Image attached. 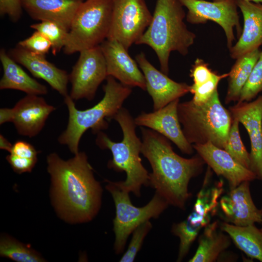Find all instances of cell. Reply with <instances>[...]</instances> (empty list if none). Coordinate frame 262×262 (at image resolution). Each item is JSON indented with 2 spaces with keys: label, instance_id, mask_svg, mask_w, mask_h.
I'll use <instances>...</instances> for the list:
<instances>
[{
  "label": "cell",
  "instance_id": "obj_1",
  "mask_svg": "<svg viewBox=\"0 0 262 262\" xmlns=\"http://www.w3.org/2000/svg\"><path fill=\"white\" fill-rule=\"evenodd\" d=\"M47 162L52 201L60 217L75 223L92 220L99 210L102 191L85 153L66 161L52 153Z\"/></svg>",
  "mask_w": 262,
  "mask_h": 262
},
{
  "label": "cell",
  "instance_id": "obj_2",
  "mask_svg": "<svg viewBox=\"0 0 262 262\" xmlns=\"http://www.w3.org/2000/svg\"><path fill=\"white\" fill-rule=\"evenodd\" d=\"M141 131V153L152 170L148 185L169 204L184 209L191 195L188 188L190 180L202 172L205 161L198 154L189 159L183 158L174 151L164 136L143 127Z\"/></svg>",
  "mask_w": 262,
  "mask_h": 262
},
{
  "label": "cell",
  "instance_id": "obj_3",
  "mask_svg": "<svg viewBox=\"0 0 262 262\" xmlns=\"http://www.w3.org/2000/svg\"><path fill=\"white\" fill-rule=\"evenodd\" d=\"M179 0H157L151 21L136 45H147L156 53L161 70L167 75L170 53L176 51L186 55L194 43L196 34L184 22L186 16Z\"/></svg>",
  "mask_w": 262,
  "mask_h": 262
},
{
  "label": "cell",
  "instance_id": "obj_4",
  "mask_svg": "<svg viewBox=\"0 0 262 262\" xmlns=\"http://www.w3.org/2000/svg\"><path fill=\"white\" fill-rule=\"evenodd\" d=\"M106 80V83L103 86V98L90 108L78 110L69 95L64 97L68 119L66 128L60 135L58 141L60 144L67 146L74 154L79 152V146L83 133L88 129L94 133L107 129L108 123L105 119H112L132 92L131 87L117 82L112 76H107Z\"/></svg>",
  "mask_w": 262,
  "mask_h": 262
},
{
  "label": "cell",
  "instance_id": "obj_5",
  "mask_svg": "<svg viewBox=\"0 0 262 262\" xmlns=\"http://www.w3.org/2000/svg\"><path fill=\"white\" fill-rule=\"evenodd\" d=\"M112 119L116 121L121 128L122 140L114 142L106 133L100 131L97 133L96 143L99 148L109 149L112 152L113 158L108 163L109 168L117 172H125L126 180L116 182L118 185L139 196L141 187L148 185L149 174L140 157L142 142L136 133L137 125L128 110L123 107Z\"/></svg>",
  "mask_w": 262,
  "mask_h": 262
},
{
  "label": "cell",
  "instance_id": "obj_6",
  "mask_svg": "<svg viewBox=\"0 0 262 262\" xmlns=\"http://www.w3.org/2000/svg\"><path fill=\"white\" fill-rule=\"evenodd\" d=\"M178 115L184 135L190 144L211 142L224 149L232 117L220 102L218 89L202 104H196L192 99L179 102Z\"/></svg>",
  "mask_w": 262,
  "mask_h": 262
},
{
  "label": "cell",
  "instance_id": "obj_7",
  "mask_svg": "<svg viewBox=\"0 0 262 262\" xmlns=\"http://www.w3.org/2000/svg\"><path fill=\"white\" fill-rule=\"evenodd\" d=\"M114 0H86L77 10L67 32L64 52L71 54L100 45L109 32Z\"/></svg>",
  "mask_w": 262,
  "mask_h": 262
},
{
  "label": "cell",
  "instance_id": "obj_8",
  "mask_svg": "<svg viewBox=\"0 0 262 262\" xmlns=\"http://www.w3.org/2000/svg\"><path fill=\"white\" fill-rule=\"evenodd\" d=\"M105 181L107 182L106 189L112 196L115 207V216L113 221L115 234L114 249L119 254L124 250L130 234L146 221L158 217L169 204L155 192L146 205L137 207L132 205L129 193L122 189L116 182Z\"/></svg>",
  "mask_w": 262,
  "mask_h": 262
},
{
  "label": "cell",
  "instance_id": "obj_9",
  "mask_svg": "<svg viewBox=\"0 0 262 262\" xmlns=\"http://www.w3.org/2000/svg\"><path fill=\"white\" fill-rule=\"evenodd\" d=\"M152 18L144 0H114L107 39L115 40L128 49L143 34Z\"/></svg>",
  "mask_w": 262,
  "mask_h": 262
},
{
  "label": "cell",
  "instance_id": "obj_10",
  "mask_svg": "<svg viewBox=\"0 0 262 262\" xmlns=\"http://www.w3.org/2000/svg\"><path fill=\"white\" fill-rule=\"evenodd\" d=\"M187 10V21L194 24H203L208 20L217 23L224 30L229 49L235 40L234 29L238 35L242 33L236 0L210 1L205 0H179Z\"/></svg>",
  "mask_w": 262,
  "mask_h": 262
},
{
  "label": "cell",
  "instance_id": "obj_11",
  "mask_svg": "<svg viewBox=\"0 0 262 262\" xmlns=\"http://www.w3.org/2000/svg\"><path fill=\"white\" fill-rule=\"evenodd\" d=\"M107 77L106 61L100 45L82 50L69 74L71 87L69 95L74 100H92Z\"/></svg>",
  "mask_w": 262,
  "mask_h": 262
},
{
  "label": "cell",
  "instance_id": "obj_12",
  "mask_svg": "<svg viewBox=\"0 0 262 262\" xmlns=\"http://www.w3.org/2000/svg\"><path fill=\"white\" fill-rule=\"evenodd\" d=\"M232 118L237 119L247 131L250 141V170L262 180V95L256 99L230 106Z\"/></svg>",
  "mask_w": 262,
  "mask_h": 262
},
{
  "label": "cell",
  "instance_id": "obj_13",
  "mask_svg": "<svg viewBox=\"0 0 262 262\" xmlns=\"http://www.w3.org/2000/svg\"><path fill=\"white\" fill-rule=\"evenodd\" d=\"M179 98L151 113L142 112L135 119L137 126L147 127L174 143L180 150L187 154L194 148L185 137L178 115Z\"/></svg>",
  "mask_w": 262,
  "mask_h": 262
},
{
  "label": "cell",
  "instance_id": "obj_14",
  "mask_svg": "<svg viewBox=\"0 0 262 262\" xmlns=\"http://www.w3.org/2000/svg\"><path fill=\"white\" fill-rule=\"evenodd\" d=\"M135 58L145 79L146 90L152 98L154 111L162 108L190 92V85L177 82L158 70L147 60L143 52L137 54Z\"/></svg>",
  "mask_w": 262,
  "mask_h": 262
},
{
  "label": "cell",
  "instance_id": "obj_15",
  "mask_svg": "<svg viewBox=\"0 0 262 262\" xmlns=\"http://www.w3.org/2000/svg\"><path fill=\"white\" fill-rule=\"evenodd\" d=\"M56 109L36 95H27L10 108V122L20 135L33 137L44 128L49 115Z\"/></svg>",
  "mask_w": 262,
  "mask_h": 262
},
{
  "label": "cell",
  "instance_id": "obj_16",
  "mask_svg": "<svg viewBox=\"0 0 262 262\" xmlns=\"http://www.w3.org/2000/svg\"><path fill=\"white\" fill-rule=\"evenodd\" d=\"M100 46L106 61L107 76L113 77L124 85L146 90L144 74L128 49L117 41L109 39Z\"/></svg>",
  "mask_w": 262,
  "mask_h": 262
},
{
  "label": "cell",
  "instance_id": "obj_17",
  "mask_svg": "<svg viewBox=\"0 0 262 262\" xmlns=\"http://www.w3.org/2000/svg\"><path fill=\"white\" fill-rule=\"evenodd\" d=\"M192 146L218 176H223L228 180L230 189L244 181L257 179L252 171L239 163L226 150L212 143L194 144Z\"/></svg>",
  "mask_w": 262,
  "mask_h": 262
},
{
  "label": "cell",
  "instance_id": "obj_18",
  "mask_svg": "<svg viewBox=\"0 0 262 262\" xmlns=\"http://www.w3.org/2000/svg\"><path fill=\"white\" fill-rule=\"evenodd\" d=\"M220 207L226 221L233 225L245 226L262 222V211L253 202L248 181L242 182L223 196Z\"/></svg>",
  "mask_w": 262,
  "mask_h": 262
},
{
  "label": "cell",
  "instance_id": "obj_19",
  "mask_svg": "<svg viewBox=\"0 0 262 262\" xmlns=\"http://www.w3.org/2000/svg\"><path fill=\"white\" fill-rule=\"evenodd\" d=\"M10 54L16 62L26 68L34 77L46 81L64 97L68 95L69 75L49 62L45 55L35 54L19 46L12 49Z\"/></svg>",
  "mask_w": 262,
  "mask_h": 262
},
{
  "label": "cell",
  "instance_id": "obj_20",
  "mask_svg": "<svg viewBox=\"0 0 262 262\" xmlns=\"http://www.w3.org/2000/svg\"><path fill=\"white\" fill-rule=\"evenodd\" d=\"M243 16L244 25L237 43L229 50L234 59L242 56L262 45V4L236 0Z\"/></svg>",
  "mask_w": 262,
  "mask_h": 262
},
{
  "label": "cell",
  "instance_id": "obj_21",
  "mask_svg": "<svg viewBox=\"0 0 262 262\" xmlns=\"http://www.w3.org/2000/svg\"><path fill=\"white\" fill-rule=\"evenodd\" d=\"M82 0H21L23 9L33 19L55 22L68 32Z\"/></svg>",
  "mask_w": 262,
  "mask_h": 262
},
{
  "label": "cell",
  "instance_id": "obj_22",
  "mask_svg": "<svg viewBox=\"0 0 262 262\" xmlns=\"http://www.w3.org/2000/svg\"><path fill=\"white\" fill-rule=\"evenodd\" d=\"M0 61L3 75L0 81V89L21 91L27 95H45L47 87L30 77L4 49L0 51Z\"/></svg>",
  "mask_w": 262,
  "mask_h": 262
},
{
  "label": "cell",
  "instance_id": "obj_23",
  "mask_svg": "<svg viewBox=\"0 0 262 262\" xmlns=\"http://www.w3.org/2000/svg\"><path fill=\"white\" fill-rule=\"evenodd\" d=\"M214 222L207 225L198 239V246L190 262H215L230 245L229 236L218 229Z\"/></svg>",
  "mask_w": 262,
  "mask_h": 262
},
{
  "label": "cell",
  "instance_id": "obj_24",
  "mask_svg": "<svg viewBox=\"0 0 262 262\" xmlns=\"http://www.w3.org/2000/svg\"><path fill=\"white\" fill-rule=\"evenodd\" d=\"M236 246L249 257L262 262V231L254 224L236 226L228 222L220 225Z\"/></svg>",
  "mask_w": 262,
  "mask_h": 262
},
{
  "label": "cell",
  "instance_id": "obj_25",
  "mask_svg": "<svg viewBox=\"0 0 262 262\" xmlns=\"http://www.w3.org/2000/svg\"><path fill=\"white\" fill-rule=\"evenodd\" d=\"M261 50H254L237 58L229 72L228 86L225 103L238 101L241 91L258 60Z\"/></svg>",
  "mask_w": 262,
  "mask_h": 262
},
{
  "label": "cell",
  "instance_id": "obj_26",
  "mask_svg": "<svg viewBox=\"0 0 262 262\" xmlns=\"http://www.w3.org/2000/svg\"><path fill=\"white\" fill-rule=\"evenodd\" d=\"M0 255L17 262H43L41 255L29 245L24 244L7 235L0 240Z\"/></svg>",
  "mask_w": 262,
  "mask_h": 262
},
{
  "label": "cell",
  "instance_id": "obj_27",
  "mask_svg": "<svg viewBox=\"0 0 262 262\" xmlns=\"http://www.w3.org/2000/svg\"><path fill=\"white\" fill-rule=\"evenodd\" d=\"M239 123L237 119L232 118L227 141L224 149L239 163L250 169V154L242 141L239 132Z\"/></svg>",
  "mask_w": 262,
  "mask_h": 262
},
{
  "label": "cell",
  "instance_id": "obj_28",
  "mask_svg": "<svg viewBox=\"0 0 262 262\" xmlns=\"http://www.w3.org/2000/svg\"><path fill=\"white\" fill-rule=\"evenodd\" d=\"M31 27L42 33L49 40L54 55L64 48L68 32L58 24L50 21H42L31 25Z\"/></svg>",
  "mask_w": 262,
  "mask_h": 262
},
{
  "label": "cell",
  "instance_id": "obj_29",
  "mask_svg": "<svg viewBox=\"0 0 262 262\" xmlns=\"http://www.w3.org/2000/svg\"><path fill=\"white\" fill-rule=\"evenodd\" d=\"M262 92V50L251 73L243 87L238 102L250 101Z\"/></svg>",
  "mask_w": 262,
  "mask_h": 262
},
{
  "label": "cell",
  "instance_id": "obj_30",
  "mask_svg": "<svg viewBox=\"0 0 262 262\" xmlns=\"http://www.w3.org/2000/svg\"><path fill=\"white\" fill-rule=\"evenodd\" d=\"M199 231L200 230L191 225L186 219L173 226L172 232L180 239L178 262L182 261L188 253Z\"/></svg>",
  "mask_w": 262,
  "mask_h": 262
},
{
  "label": "cell",
  "instance_id": "obj_31",
  "mask_svg": "<svg viewBox=\"0 0 262 262\" xmlns=\"http://www.w3.org/2000/svg\"><path fill=\"white\" fill-rule=\"evenodd\" d=\"M152 228V224L149 221H146L139 225L132 232L131 241L128 249L124 253L119 262H133L136 254L140 250L144 240Z\"/></svg>",
  "mask_w": 262,
  "mask_h": 262
},
{
  "label": "cell",
  "instance_id": "obj_32",
  "mask_svg": "<svg viewBox=\"0 0 262 262\" xmlns=\"http://www.w3.org/2000/svg\"><path fill=\"white\" fill-rule=\"evenodd\" d=\"M229 76V72L218 74L215 72L213 77L207 83L196 87L190 85V92L193 95L192 100L196 104H202L207 101L217 90L220 81Z\"/></svg>",
  "mask_w": 262,
  "mask_h": 262
},
{
  "label": "cell",
  "instance_id": "obj_33",
  "mask_svg": "<svg viewBox=\"0 0 262 262\" xmlns=\"http://www.w3.org/2000/svg\"><path fill=\"white\" fill-rule=\"evenodd\" d=\"M18 46L31 52L42 55H45L51 49L49 40L37 31L28 38L19 42Z\"/></svg>",
  "mask_w": 262,
  "mask_h": 262
},
{
  "label": "cell",
  "instance_id": "obj_34",
  "mask_svg": "<svg viewBox=\"0 0 262 262\" xmlns=\"http://www.w3.org/2000/svg\"><path fill=\"white\" fill-rule=\"evenodd\" d=\"M215 73L203 60L196 59L190 70V76L193 78L194 82L191 86L196 87L207 83L213 77Z\"/></svg>",
  "mask_w": 262,
  "mask_h": 262
},
{
  "label": "cell",
  "instance_id": "obj_35",
  "mask_svg": "<svg viewBox=\"0 0 262 262\" xmlns=\"http://www.w3.org/2000/svg\"><path fill=\"white\" fill-rule=\"evenodd\" d=\"M6 159L13 170L19 174L31 172L37 162V159L21 158L11 153Z\"/></svg>",
  "mask_w": 262,
  "mask_h": 262
},
{
  "label": "cell",
  "instance_id": "obj_36",
  "mask_svg": "<svg viewBox=\"0 0 262 262\" xmlns=\"http://www.w3.org/2000/svg\"><path fill=\"white\" fill-rule=\"evenodd\" d=\"M21 0H0V14L7 15L14 22L18 20L22 13Z\"/></svg>",
  "mask_w": 262,
  "mask_h": 262
},
{
  "label": "cell",
  "instance_id": "obj_37",
  "mask_svg": "<svg viewBox=\"0 0 262 262\" xmlns=\"http://www.w3.org/2000/svg\"><path fill=\"white\" fill-rule=\"evenodd\" d=\"M9 153L21 158L37 159L38 152L30 143L18 140L13 145Z\"/></svg>",
  "mask_w": 262,
  "mask_h": 262
},
{
  "label": "cell",
  "instance_id": "obj_38",
  "mask_svg": "<svg viewBox=\"0 0 262 262\" xmlns=\"http://www.w3.org/2000/svg\"><path fill=\"white\" fill-rule=\"evenodd\" d=\"M10 108H2L0 109V124L10 122Z\"/></svg>",
  "mask_w": 262,
  "mask_h": 262
},
{
  "label": "cell",
  "instance_id": "obj_39",
  "mask_svg": "<svg viewBox=\"0 0 262 262\" xmlns=\"http://www.w3.org/2000/svg\"><path fill=\"white\" fill-rule=\"evenodd\" d=\"M13 145L1 134L0 135V148L10 152Z\"/></svg>",
  "mask_w": 262,
  "mask_h": 262
},
{
  "label": "cell",
  "instance_id": "obj_40",
  "mask_svg": "<svg viewBox=\"0 0 262 262\" xmlns=\"http://www.w3.org/2000/svg\"><path fill=\"white\" fill-rule=\"evenodd\" d=\"M252 1L255 3H260L262 4V0H245Z\"/></svg>",
  "mask_w": 262,
  "mask_h": 262
},
{
  "label": "cell",
  "instance_id": "obj_41",
  "mask_svg": "<svg viewBox=\"0 0 262 262\" xmlns=\"http://www.w3.org/2000/svg\"><path fill=\"white\" fill-rule=\"evenodd\" d=\"M261 223H262V228H261V230H262V222H261Z\"/></svg>",
  "mask_w": 262,
  "mask_h": 262
},
{
  "label": "cell",
  "instance_id": "obj_42",
  "mask_svg": "<svg viewBox=\"0 0 262 262\" xmlns=\"http://www.w3.org/2000/svg\"><path fill=\"white\" fill-rule=\"evenodd\" d=\"M215 0V1H221V0Z\"/></svg>",
  "mask_w": 262,
  "mask_h": 262
},
{
  "label": "cell",
  "instance_id": "obj_43",
  "mask_svg": "<svg viewBox=\"0 0 262 262\" xmlns=\"http://www.w3.org/2000/svg\"><path fill=\"white\" fill-rule=\"evenodd\" d=\"M261 210H262V207Z\"/></svg>",
  "mask_w": 262,
  "mask_h": 262
}]
</instances>
